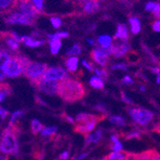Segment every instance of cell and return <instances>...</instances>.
I'll list each match as a JSON object with an SVG mask.
<instances>
[{
  "label": "cell",
  "mask_w": 160,
  "mask_h": 160,
  "mask_svg": "<svg viewBox=\"0 0 160 160\" xmlns=\"http://www.w3.org/2000/svg\"><path fill=\"white\" fill-rule=\"evenodd\" d=\"M58 95L62 100L73 103V102L79 101L84 97L85 89L84 86L79 81L68 78L60 82Z\"/></svg>",
  "instance_id": "obj_1"
},
{
  "label": "cell",
  "mask_w": 160,
  "mask_h": 160,
  "mask_svg": "<svg viewBox=\"0 0 160 160\" xmlns=\"http://www.w3.org/2000/svg\"><path fill=\"white\" fill-rule=\"evenodd\" d=\"M30 61L23 56H14L5 62L0 64V79L4 80L8 78H18L19 77L30 64Z\"/></svg>",
  "instance_id": "obj_2"
},
{
  "label": "cell",
  "mask_w": 160,
  "mask_h": 160,
  "mask_svg": "<svg viewBox=\"0 0 160 160\" xmlns=\"http://www.w3.org/2000/svg\"><path fill=\"white\" fill-rule=\"evenodd\" d=\"M18 128L14 125H9L2 134L1 152L7 154H14L18 151V144L17 139Z\"/></svg>",
  "instance_id": "obj_3"
},
{
  "label": "cell",
  "mask_w": 160,
  "mask_h": 160,
  "mask_svg": "<svg viewBox=\"0 0 160 160\" xmlns=\"http://www.w3.org/2000/svg\"><path fill=\"white\" fill-rule=\"evenodd\" d=\"M103 118H104V116L99 117V116L93 115V114L80 113L76 117L77 124L75 126V132L86 136L89 132H91V130L94 129L97 123Z\"/></svg>",
  "instance_id": "obj_4"
},
{
  "label": "cell",
  "mask_w": 160,
  "mask_h": 160,
  "mask_svg": "<svg viewBox=\"0 0 160 160\" xmlns=\"http://www.w3.org/2000/svg\"><path fill=\"white\" fill-rule=\"evenodd\" d=\"M47 69L48 67L45 63L33 62L28 65V67L24 71V74L33 83L38 84V82L44 77Z\"/></svg>",
  "instance_id": "obj_5"
},
{
  "label": "cell",
  "mask_w": 160,
  "mask_h": 160,
  "mask_svg": "<svg viewBox=\"0 0 160 160\" xmlns=\"http://www.w3.org/2000/svg\"><path fill=\"white\" fill-rule=\"evenodd\" d=\"M128 113L130 115V117L133 119V121H135L136 123L142 126L148 125L153 117V114L152 111L145 109V108H129Z\"/></svg>",
  "instance_id": "obj_6"
},
{
  "label": "cell",
  "mask_w": 160,
  "mask_h": 160,
  "mask_svg": "<svg viewBox=\"0 0 160 160\" xmlns=\"http://www.w3.org/2000/svg\"><path fill=\"white\" fill-rule=\"evenodd\" d=\"M59 82L55 80L42 78L37 84L38 89L48 95H58L59 93Z\"/></svg>",
  "instance_id": "obj_7"
},
{
  "label": "cell",
  "mask_w": 160,
  "mask_h": 160,
  "mask_svg": "<svg viewBox=\"0 0 160 160\" xmlns=\"http://www.w3.org/2000/svg\"><path fill=\"white\" fill-rule=\"evenodd\" d=\"M35 18L20 12H14L5 18L6 23L8 24H20V25H33L35 22Z\"/></svg>",
  "instance_id": "obj_8"
},
{
  "label": "cell",
  "mask_w": 160,
  "mask_h": 160,
  "mask_svg": "<svg viewBox=\"0 0 160 160\" xmlns=\"http://www.w3.org/2000/svg\"><path fill=\"white\" fill-rule=\"evenodd\" d=\"M43 78L62 82L63 80L68 79L69 76H68V72L65 69H63L62 67L56 66V67H49Z\"/></svg>",
  "instance_id": "obj_9"
},
{
  "label": "cell",
  "mask_w": 160,
  "mask_h": 160,
  "mask_svg": "<svg viewBox=\"0 0 160 160\" xmlns=\"http://www.w3.org/2000/svg\"><path fill=\"white\" fill-rule=\"evenodd\" d=\"M108 57L109 56L107 53L106 49L104 47H101V46L93 49L91 52V59L102 67H105L107 65Z\"/></svg>",
  "instance_id": "obj_10"
},
{
  "label": "cell",
  "mask_w": 160,
  "mask_h": 160,
  "mask_svg": "<svg viewBox=\"0 0 160 160\" xmlns=\"http://www.w3.org/2000/svg\"><path fill=\"white\" fill-rule=\"evenodd\" d=\"M130 50V46L126 41H119L113 44V56L115 58H122Z\"/></svg>",
  "instance_id": "obj_11"
},
{
  "label": "cell",
  "mask_w": 160,
  "mask_h": 160,
  "mask_svg": "<svg viewBox=\"0 0 160 160\" xmlns=\"http://www.w3.org/2000/svg\"><path fill=\"white\" fill-rule=\"evenodd\" d=\"M158 152L154 150H148L138 154H132V160H156Z\"/></svg>",
  "instance_id": "obj_12"
},
{
  "label": "cell",
  "mask_w": 160,
  "mask_h": 160,
  "mask_svg": "<svg viewBox=\"0 0 160 160\" xmlns=\"http://www.w3.org/2000/svg\"><path fill=\"white\" fill-rule=\"evenodd\" d=\"M100 8L99 0H87L85 3L82 4V11L84 13L90 14L96 12Z\"/></svg>",
  "instance_id": "obj_13"
},
{
  "label": "cell",
  "mask_w": 160,
  "mask_h": 160,
  "mask_svg": "<svg viewBox=\"0 0 160 160\" xmlns=\"http://www.w3.org/2000/svg\"><path fill=\"white\" fill-rule=\"evenodd\" d=\"M108 160H132V153L126 152H113L107 156Z\"/></svg>",
  "instance_id": "obj_14"
},
{
  "label": "cell",
  "mask_w": 160,
  "mask_h": 160,
  "mask_svg": "<svg viewBox=\"0 0 160 160\" xmlns=\"http://www.w3.org/2000/svg\"><path fill=\"white\" fill-rule=\"evenodd\" d=\"M114 38L116 39H121L123 41H126L128 38V27L125 24H119L117 27V31L115 33Z\"/></svg>",
  "instance_id": "obj_15"
},
{
  "label": "cell",
  "mask_w": 160,
  "mask_h": 160,
  "mask_svg": "<svg viewBox=\"0 0 160 160\" xmlns=\"http://www.w3.org/2000/svg\"><path fill=\"white\" fill-rule=\"evenodd\" d=\"M65 65L67 67V70L75 73L78 70V65H79V59L76 56H70L68 59L65 60Z\"/></svg>",
  "instance_id": "obj_16"
},
{
  "label": "cell",
  "mask_w": 160,
  "mask_h": 160,
  "mask_svg": "<svg viewBox=\"0 0 160 160\" xmlns=\"http://www.w3.org/2000/svg\"><path fill=\"white\" fill-rule=\"evenodd\" d=\"M24 44L28 47H39L41 45L44 44V40L43 39H35L34 38L31 37H27V36H23V41Z\"/></svg>",
  "instance_id": "obj_17"
},
{
  "label": "cell",
  "mask_w": 160,
  "mask_h": 160,
  "mask_svg": "<svg viewBox=\"0 0 160 160\" xmlns=\"http://www.w3.org/2000/svg\"><path fill=\"white\" fill-rule=\"evenodd\" d=\"M18 0H0V8L2 12H8L18 5Z\"/></svg>",
  "instance_id": "obj_18"
},
{
  "label": "cell",
  "mask_w": 160,
  "mask_h": 160,
  "mask_svg": "<svg viewBox=\"0 0 160 160\" xmlns=\"http://www.w3.org/2000/svg\"><path fill=\"white\" fill-rule=\"evenodd\" d=\"M128 22L130 25V31H132V34L136 35L141 31V23L140 20L135 18V17H132L128 18Z\"/></svg>",
  "instance_id": "obj_19"
},
{
  "label": "cell",
  "mask_w": 160,
  "mask_h": 160,
  "mask_svg": "<svg viewBox=\"0 0 160 160\" xmlns=\"http://www.w3.org/2000/svg\"><path fill=\"white\" fill-rule=\"evenodd\" d=\"M49 46H50V51L53 55H57L59 53L61 47H62V42L61 39L58 38H51L49 39Z\"/></svg>",
  "instance_id": "obj_20"
},
{
  "label": "cell",
  "mask_w": 160,
  "mask_h": 160,
  "mask_svg": "<svg viewBox=\"0 0 160 160\" xmlns=\"http://www.w3.org/2000/svg\"><path fill=\"white\" fill-rule=\"evenodd\" d=\"M5 38V42L6 44L8 45V47L10 49H12V51H17L19 47V44H18V41L14 39L11 34H6V37L4 38Z\"/></svg>",
  "instance_id": "obj_21"
},
{
  "label": "cell",
  "mask_w": 160,
  "mask_h": 160,
  "mask_svg": "<svg viewBox=\"0 0 160 160\" xmlns=\"http://www.w3.org/2000/svg\"><path fill=\"white\" fill-rule=\"evenodd\" d=\"M89 84L96 89H103L104 88V80L101 79L98 76H93L91 77L89 81Z\"/></svg>",
  "instance_id": "obj_22"
},
{
  "label": "cell",
  "mask_w": 160,
  "mask_h": 160,
  "mask_svg": "<svg viewBox=\"0 0 160 160\" xmlns=\"http://www.w3.org/2000/svg\"><path fill=\"white\" fill-rule=\"evenodd\" d=\"M98 43L101 47H108L112 45V38L108 35H102L98 38Z\"/></svg>",
  "instance_id": "obj_23"
},
{
  "label": "cell",
  "mask_w": 160,
  "mask_h": 160,
  "mask_svg": "<svg viewBox=\"0 0 160 160\" xmlns=\"http://www.w3.org/2000/svg\"><path fill=\"white\" fill-rule=\"evenodd\" d=\"M102 133H103V132H102L101 129H99L94 133L87 134L86 135V143H97L102 138Z\"/></svg>",
  "instance_id": "obj_24"
},
{
  "label": "cell",
  "mask_w": 160,
  "mask_h": 160,
  "mask_svg": "<svg viewBox=\"0 0 160 160\" xmlns=\"http://www.w3.org/2000/svg\"><path fill=\"white\" fill-rule=\"evenodd\" d=\"M82 52V47L79 44H74L72 45V47L70 49H68L66 51V55L67 56H78L80 55Z\"/></svg>",
  "instance_id": "obj_25"
},
{
  "label": "cell",
  "mask_w": 160,
  "mask_h": 160,
  "mask_svg": "<svg viewBox=\"0 0 160 160\" xmlns=\"http://www.w3.org/2000/svg\"><path fill=\"white\" fill-rule=\"evenodd\" d=\"M31 127H32V130L35 134H37L38 132H42V129L44 128L42 126V124L38 121V120H33L32 121V124H31Z\"/></svg>",
  "instance_id": "obj_26"
},
{
  "label": "cell",
  "mask_w": 160,
  "mask_h": 160,
  "mask_svg": "<svg viewBox=\"0 0 160 160\" xmlns=\"http://www.w3.org/2000/svg\"><path fill=\"white\" fill-rule=\"evenodd\" d=\"M11 92V88L10 86L7 83H2L1 84V93H0V101L3 102L5 97Z\"/></svg>",
  "instance_id": "obj_27"
},
{
  "label": "cell",
  "mask_w": 160,
  "mask_h": 160,
  "mask_svg": "<svg viewBox=\"0 0 160 160\" xmlns=\"http://www.w3.org/2000/svg\"><path fill=\"white\" fill-rule=\"evenodd\" d=\"M110 123L112 124H115L117 126H125L126 125V121L124 118H122L121 116H112L109 119Z\"/></svg>",
  "instance_id": "obj_28"
},
{
  "label": "cell",
  "mask_w": 160,
  "mask_h": 160,
  "mask_svg": "<svg viewBox=\"0 0 160 160\" xmlns=\"http://www.w3.org/2000/svg\"><path fill=\"white\" fill-rule=\"evenodd\" d=\"M57 132V128L56 127H48V128H44L42 129L41 134L43 136H49V135H53Z\"/></svg>",
  "instance_id": "obj_29"
},
{
  "label": "cell",
  "mask_w": 160,
  "mask_h": 160,
  "mask_svg": "<svg viewBox=\"0 0 160 160\" xmlns=\"http://www.w3.org/2000/svg\"><path fill=\"white\" fill-rule=\"evenodd\" d=\"M23 116V112L21 110H17V111H14L12 114V118H11V121H10V124L11 125H14L16 124V122L21 118Z\"/></svg>",
  "instance_id": "obj_30"
},
{
  "label": "cell",
  "mask_w": 160,
  "mask_h": 160,
  "mask_svg": "<svg viewBox=\"0 0 160 160\" xmlns=\"http://www.w3.org/2000/svg\"><path fill=\"white\" fill-rule=\"evenodd\" d=\"M69 36L68 33L66 32H60V33H56V34H49L48 35V38H58V39H62V38H65Z\"/></svg>",
  "instance_id": "obj_31"
},
{
  "label": "cell",
  "mask_w": 160,
  "mask_h": 160,
  "mask_svg": "<svg viewBox=\"0 0 160 160\" xmlns=\"http://www.w3.org/2000/svg\"><path fill=\"white\" fill-rule=\"evenodd\" d=\"M94 72H95L96 76L100 77L101 79L106 80V79L108 78V72H107L106 69H104V68H95Z\"/></svg>",
  "instance_id": "obj_32"
},
{
  "label": "cell",
  "mask_w": 160,
  "mask_h": 160,
  "mask_svg": "<svg viewBox=\"0 0 160 160\" xmlns=\"http://www.w3.org/2000/svg\"><path fill=\"white\" fill-rule=\"evenodd\" d=\"M50 21H51L52 26H53L55 29H58V28H60V27L62 26V19H61L60 18L53 17V18H51Z\"/></svg>",
  "instance_id": "obj_33"
},
{
  "label": "cell",
  "mask_w": 160,
  "mask_h": 160,
  "mask_svg": "<svg viewBox=\"0 0 160 160\" xmlns=\"http://www.w3.org/2000/svg\"><path fill=\"white\" fill-rule=\"evenodd\" d=\"M11 58L12 57L10 56V54L6 50H1V54H0V62H1V63L9 61Z\"/></svg>",
  "instance_id": "obj_34"
},
{
  "label": "cell",
  "mask_w": 160,
  "mask_h": 160,
  "mask_svg": "<svg viewBox=\"0 0 160 160\" xmlns=\"http://www.w3.org/2000/svg\"><path fill=\"white\" fill-rule=\"evenodd\" d=\"M33 3V5L40 12L43 9V0H30Z\"/></svg>",
  "instance_id": "obj_35"
},
{
  "label": "cell",
  "mask_w": 160,
  "mask_h": 160,
  "mask_svg": "<svg viewBox=\"0 0 160 160\" xmlns=\"http://www.w3.org/2000/svg\"><path fill=\"white\" fill-rule=\"evenodd\" d=\"M111 148H112V150H113L114 152H121V151H122V144H121V142H119L118 140H117V141H114Z\"/></svg>",
  "instance_id": "obj_36"
},
{
  "label": "cell",
  "mask_w": 160,
  "mask_h": 160,
  "mask_svg": "<svg viewBox=\"0 0 160 160\" xmlns=\"http://www.w3.org/2000/svg\"><path fill=\"white\" fill-rule=\"evenodd\" d=\"M111 69L113 70H127V65L125 63H115L111 65Z\"/></svg>",
  "instance_id": "obj_37"
},
{
  "label": "cell",
  "mask_w": 160,
  "mask_h": 160,
  "mask_svg": "<svg viewBox=\"0 0 160 160\" xmlns=\"http://www.w3.org/2000/svg\"><path fill=\"white\" fill-rule=\"evenodd\" d=\"M152 29H153V31L156 32V33H160V18L156 19L155 21H153L152 23Z\"/></svg>",
  "instance_id": "obj_38"
},
{
  "label": "cell",
  "mask_w": 160,
  "mask_h": 160,
  "mask_svg": "<svg viewBox=\"0 0 160 160\" xmlns=\"http://www.w3.org/2000/svg\"><path fill=\"white\" fill-rule=\"evenodd\" d=\"M155 5H156V3L150 1V2H148V3L146 4V6H145V9H146V11H148V12H152L153 10H154V8H155Z\"/></svg>",
  "instance_id": "obj_39"
},
{
  "label": "cell",
  "mask_w": 160,
  "mask_h": 160,
  "mask_svg": "<svg viewBox=\"0 0 160 160\" xmlns=\"http://www.w3.org/2000/svg\"><path fill=\"white\" fill-rule=\"evenodd\" d=\"M82 65L87 69V70H89V71H94L95 70V68L93 67V65L90 63V62H86L85 60H82Z\"/></svg>",
  "instance_id": "obj_40"
},
{
  "label": "cell",
  "mask_w": 160,
  "mask_h": 160,
  "mask_svg": "<svg viewBox=\"0 0 160 160\" xmlns=\"http://www.w3.org/2000/svg\"><path fill=\"white\" fill-rule=\"evenodd\" d=\"M122 82L123 83H126V84H132L133 83V80L132 79L130 76H125L123 79H122Z\"/></svg>",
  "instance_id": "obj_41"
},
{
  "label": "cell",
  "mask_w": 160,
  "mask_h": 160,
  "mask_svg": "<svg viewBox=\"0 0 160 160\" xmlns=\"http://www.w3.org/2000/svg\"><path fill=\"white\" fill-rule=\"evenodd\" d=\"M152 13L154 14V16L158 18H160V3H156L155 5V8L152 12Z\"/></svg>",
  "instance_id": "obj_42"
},
{
  "label": "cell",
  "mask_w": 160,
  "mask_h": 160,
  "mask_svg": "<svg viewBox=\"0 0 160 160\" xmlns=\"http://www.w3.org/2000/svg\"><path fill=\"white\" fill-rule=\"evenodd\" d=\"M11 34V36L16 39V40H18V42H20V41H23V36H19L18 34H17L16 32H12V33H10Z\"/></svg>",
  "instance_id": "obj_43"
},
{
  "label": "cell",
  "mask_w": 160,
  "mask_h": 160,
  "mask_svg": "<svg viewBox=\"0 0 160 160\" xmlns=\"http://www.w3.org/2000/svg\"><path fill=\"white\" fill-rule=\"evenodd\" d=\"M8 114H9V112H8L4 108H0V115H1V118H2V119L6 118Z\"/></svg>",
  "instance_id": "obj_44"
},
{
  "label": "cell",
  "mask_w": 160,
  "mask_h": 160,
  "mask_svg": "<svg viewBox=\"0 0 160 160\" xmlns=\"http://www.w3.org/2000/svg\"><path fill=\"white\" fill-rule=\"evenodd\" d=\"M134 137H136V138H139V137H140V134H139L137 132H132V133H129V134L127 136V138H128V139H130V138H134Z\"/></svg>",
  "instance_id": "obj_45"
},
{
  "label": "cell",
  "mask_w": 160,
  "mask_h": 160,
  "mask_svg": "<svg viewBox=\"0 0 160 160\" xmlns=\"http://www.w3.org/2000/svg\"><path fill=\"white\" fill-rule=\"evenodd\" d=\"M86 156H87V153H82L79 156H74L72 160H83Z\"/></svg>",
  "instance_id": "obj_46"
},
{
  "label": "cell",
  "mask_w": 160,
  "mask_h": 160,
  "mask_svg": "<svg viewBox=\"0 0 160 160\" xmlns=\"http://www.w3.org/2000/svg\"><path fill=\"white\" fill-rule=\"evenodd\" d=\"M68 157H69V153H68L67 152H62V153L60 155V159H61V160H67Z\"/></svg>",
  "instance_id": "obj_47"
},
{
  "label": "cell",
  "mask_w": 160,
  "mask_h": 160,
  "mask_svg": "<svg viewBox=\"0 0 160 160\" xmlns=\"http://www.w3.org/2000/svg\"><path fill=\"white\" fill-rule=\"evenodd\" d=\"M122 98H123V100L126 102V103H128V104L132 103V101H130V99H129L128 97H127V96L125 95V93H122Z\"/></svg>",
  "instance_id": "obj_48"
},
{
  "label": "cell",
  "mask_w": 160,
  "mask_h": 160,
  "mask_svg": "<svg viewBox=\"0 0 160 160\" xmlns=\"http://www.w3.org/2000/svg\"><path fill=\"white\" fill-rule=\"evenodd\" d=\"M151 70H152V73H154V74H156V75L160 73V68H159V67H153V68H152Z\"/></svg>",
  "instance_id": "obj_49"
},
{
  "label": "cell",
  "mask_w": 160,
  "mask_h": 160,
  "mask_svg": "<svg viewBox=\"0 0 160 160\" xmlns=\"http://www.w3.org/2000/svg\"><path fill=\"white\" fill-rule=\"evenodd\" d=\"M65 120L66 121H68L69 123H71V124H75V120L72 118V117H70V116H65Z\"/></svg>",
  "instance_id": "obj_50"
},
{
  "label": "cell",
  "mask_w": 160,
  "mask_h": 160,
  "mask_svg": "<svg viewBox=\"0 0 160 160\" xmlns=\"http://www.w3.org/2000/svg\"><path fill=\"white\" fill-rule=\"evenodd\" d=\"M97 109L101 110V111H106V108L104 105H98L97 106Z\"/></svg>",
  "instance_id": "obj_51"
},
{
  "label": "cell",
  "mask_w": 160,
  "mask_h": 160,
  "mask_svg": "<svg viewBox=\"0 0 160 160\" xmlns=\"http://www.w3.org/2000/svg\"><path fill=\"white\" fill-rule=\"evenodd\" d=\"M74 1L77 3V4H83V3H85L87 0H74Z\"/></svg>",
  "instance_id": "obj_52"
},
{
  "label": "cell",
  "mask_w": 160,
  "mask_h": 160,
  "mask_svg": "<svg viewBox=\"0 0 160 160\" xmlns=\"http://www.w3.org/2000/svg\"><path fill=\"white\" fill-rule=\"evenodd\" d=\"M154 132H158V133L160 134V124H158V125L154 128Z\"/></svg>",
  "instance_id": "obj_53"
},
{
  "label": "cell",
  "mask_w": 160,
  "mask_h": 160,
  "mask_svg": "<svg viewBox=\"0 0 160 160\" xmlns=\"http://www.w3.org/2000/svg\"><path fill=\"white\" fill-rule=\"evenodd\" d=\"M87 43H89L90 45H93L95 42H94V40H93V39H90V38H88V39H87Z\"/></svg>",
  "instance_id": "obj_54"
},
{
  "label": "cell",
  "mask_w": 160,
  "mask_h": 160,
  "mask_svg": "<svg viewBox=\"0 0 160 160\" xmlns=\"http://www.w3.org/2000/svg\"><path fill=\"white\" fill-rule=\"evenodd\" d=\"M156 76H157V77H156V82H157L158 84H160V73L157 74Z\"/></svg>",
  "instance_id": "obj_55"
},
{
  "label": "cell",
  "mask_w": 160,
  "mask_h": 160,
  "mask_svg": "<svg viewBox=\"0 0 160 160\" xmlns=\"http://www.w3.org/2000/svg\"><path fill=\"white\" fill-rule=\"evenodd\" d=\"M1 160H8V156H6V155H2V156H1Z\"/></svg>",
  "instance_id": "obj_56"
},
{
  "label": "cell",
  "mask_w": 160,
  "mask_h": 160,
  "mask_svg": "<svg viewBox=\"0 0 160 160\" xmlns=\"http://www.w3.org/2000/svg\"><path fill=\"white\" fill-rule=\"evenodd\" d=\"M140 90H141V91H145V90H146V88H145V86H142V85H141V86H140Z\"/></svg>",
  "instance_id": "obj_57"
},
{
  "label": "cell",
  "mask_w": 160,
  "mask_h": 160,
  "mask_svg": "<svg viewBox=\"0 0 160 160\" xmlns=\"http://www.w3.org/2000/svg\"><path fill=\"white\" fill-rule=\"evenodd\" d=\"M98 160H108V158L105 157V158H101V159H98Z\"/></svg>",
  "instance_id": "obj_58"
}]
</instances>
